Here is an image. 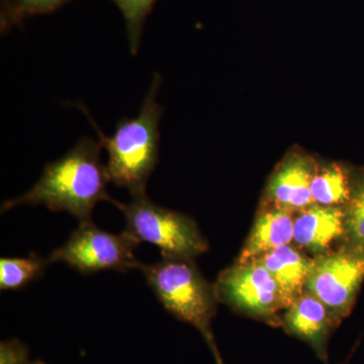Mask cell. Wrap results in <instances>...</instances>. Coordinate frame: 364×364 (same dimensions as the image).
<instances>
[{
    "instance_id": "cell-10",
    "label": "cell",
    "mask_w": 364,
    "mask_h": 364,
    "mask_svg": "<svg viewBox=\"0 0 364 364\" xmlns=\"http://www.w3.org/2000/svg\"><path fill=\"white\" fill-rule=\"evenodd\" d=\"M315 173L312 162L305 157L294 156L282 163L267 188L272 207L294 214L314 205L311 183Z\"/></svg>"
},
{
    "instance_id": "cell-5",
    "label": "cell",
    "mask_w": 364,
    "mask_h": 364,
    "mask_svg": "<svg viewBox=\"0 0 364 364\" xmlns=\"http://www.w3.org/2000/svg\"><path fill=\"white\" fill-rule=\"evenodd\" d=\"M139 242L122 232L112 234L100 229L92 221L79 223L68 240L48 257L50 264L64 262L82 274L104 270L127 272L139 269L141 263L135 257Z\"/></svg>"
},
{
    "instance_id": "cell-19",
    "label": "cell",
    "mask_w": 364,
    "mask_h": 364,
    "mask_svg": "<svg viewBox=\"0 0 364 364\" xmlns=\"http://www.w3.org/2000/svg\"><path fill=\"white\" fill-rule=\"evenodd\" d=\"M14 0H0L1 4V11H0V21L4 20L9 14L11 7L14 6Z\"/></svg>"
},
{
    "instance_id": "cell-12",
    "label": "cell",
    "mask_w": 364,
    "mask_h": 364,
    "mask_svg": "<svg viewBox=\"0 0 364 364\" xmlns=\"http://www.w3.org/2000/svg\"><path fill=\"white\" fill-rule=\"evenodd\" d=\"M277 282L286 306L306 291L314 258L289 245L282 246L258 258Z\"/></svg>"
},
{
    "instance_id": "cell-6",
    "label": "cell",
    "mask_w": 364,
    "mask_h": 364,
    "mask_svg": "<svg viewBox=\"0 0 364 364\" xmlns=\"http://www.w3.org/2000/svg\"><path fill=\"white\" fill-rule=\"evenodd\" d=\"M364 282V249L344 243L314 257L306 291L317 296L341 323L348 317Z\"/></svg>"
},
{
    "instance_id": "cell-17",
    "label": "cell",
    "mask_w": 364,
    "mask_h": 364,
    "mask_svg": "<svg viewBox=\"0 0 364 364\" xmlns=\"http://www.w3.org/2000/svg\"><path fill=\"white\" fill-rule=\"evenodd\" d=\"M67 1L69 0H14L9 14L0 21L1 33H6L11 26L23 23L30 16L51 13Z\"/></svg>"
},
{
    "instance_id": "cell-14",
    "label": "cell",
    "mask_w": 364,
    "mask_h": 364,
    "mask_svg": "<svg viewBox=\"0 0 364 364\" xmlns=\"http://www.w3.org/2000/svg\"><path fill=\"white\" fill-rule=\"evenodd\" d=\"M50 264L48 258L32 253L26 258L0 259V289L18 291L41 279Z\"/></svg>"
},
{
    "instance_id": "cell-11",
    "label": "cell",
    "mask_w": 364,
    "mask_h": 364,
    "mask_svg": "<svg viewBox=\"0 0 364 364\" xmlns=\"http://www.w3.org/2000/svg\"><path fill=\"white\" fill-rule=\"evenodd\" d=\"M293 213L270 207L261 212L254 223L236 263L258 259L270 251L294 241Z\"/></svg>"
},
{
    "instance_id": "cell-9",
    "label": "cell",
    "mask_w": 364,
    "mask_h": 364,
    "mask_svg": "<svg viewBox=\"0 0 364 364\" xmlns=\"http://www.w3.org/2000/svg\"><path fill=\"white\" fill-rule=\"evenodd\" d=\"M344 238V207L314 203L294 217L293 242L315 257L331 252L333 245Z\"/></svg>"
},
{
    "instance_id": "cell-18",
    "label": "cell",
    "mask_w": 364,
    "mask_h": 364,
    "mask_svg": "<svg viewBox=\"0 0 364 364\" xmlns=\"http://www.w3.org/2000/svg\"><path fill=\"white\" fill-rule=\"evenodd\" d=\"M28 346L18 339L0 344V364H30Z\"/></svg>"
},
{
    "instance_id": "cell-15",
    "label": "cell",
    "mask_w": 364,
    "mask_h": 364,
    "mask_svg": "<svg viewBox=\"0 0 364 364\" xmlns=\"http://www.w3.org/2000/svg\"><path fill=\"white\" fill-rule=\"evenodd\" d=\"M344 213L345 243L364 249V173L352 181L351 198Z\"/></svg>"
},
{
    "instance_id": "cell-13",
    "label": "cell",
    "mask_w": 364,
    "mask_h": 364,
    "mask_svg": "<svg viewBox=\"0 0 364 364\" xmlns=\"http://www.w3.org/2000/svg\"><path fill=\"white\" fill-rule=\"evenodd\" d=\"M352 193L348 171L337 164L316 171L311 183L314 203L326 207H344Z\"/></svg>"
},
{
    "instance_id": "cell-1",
    "label": "cell",
    "mask_w": 364,
    "mask_h": 364,
    "mask_svg": "<svg viewBox=\"0 0 364 364\" xmlns=\"http://www.w3.org/2000/svg\"><path fill=\"white\" fill-rule=\"evenodd\" d=\"M100 141L85 136L63 157L48 163L39 181L30 191L2 203L1 212L18 205H43L53 212H67L79 223L90 221L100 202L116 205L107 191V166L100 160Z\"/></svg>"
},
{
    "instance_id": "cell-3",
    "label": "cell",
    "mask_w": 364,
    "mask_h": 364,
    "mask_svg": "<svg viewBox=\"0 0 364 364\" xmlns=\"http://www.w3.org/2000/svg\"><path fill=\"white\" fill-rule=\"evenodd\" d=\"M139 269L165 310L196 327L210 347L215 363L225 364L212 330L217 294L191 259L162 258L153 264L141 263Z\"/></svg>"
},
{
    "instance_id": "cell-4",
    "label": "cell",
    "mask_w": 364,
    "mask_h": 364,
    "mask_svg": "<svg viewBox=\"0 0 364 364\" xmlns=\"http://www.w3.org/2000/svg\"><path fill=\"white\" fill-rule=\"evenodd\" d=\"M116 207L126 218L124 231L139 243L157 246L163 258L193 259L207 252L208 244L196 223L181 213L160 207L147 195L134 196Z\"/></svg>"
},
{
    "instance_id": "cell-21",
    "label": "cell",
    "mask_w": 364,
    "mask_h": 364,
    "mask_svg": "<svg viewBox=\"0 0 364 364\" xmlns=\"http://www.w3.org/2000/svg\"><path fill=\"white\" fill-rule=\"evenodd\" d=\"M343 364H347V363H343Z\"/></svg>"
},
{
    "instance_id": "cell-16",
    "label": "cell",
    "mask_w": 364,
    "mask_h": 364,
    "mask_svg": "<svg viewBox=\"0 0 364 364\" xmlns=\"http://www.w3.org/2000/svg\"><path fill=\"white\" fill-rule=\"evenodd\" d=\"M123 14L131 54L136 55L144 23L157 0H112Z\"/></svg>"
},
{
    "instance_id": "cell-20",
    "label": "cell",
    "mask_w": 364,
    "mask_h": 364,
    "mask_svg": "<svg viewBox=\"0 0 364 364\" xmlns=\"http://www.w3.org/2000/svg\"><path fill=\"white\" fill-rule=\"evenodd\" d=\"M30 364H47L43 363V361L37 360V361H31Z\"/></svg>"
},
{
    "instance_id": "cell-8",
    "label": "cell",
    "mask_w": 364,
    "mask_h": 364,
    "mask_svg": "<svg viewBox=\"0 0 364 364\" xmlns=\"http://www.w3.org/2000/svg\"><path fill=\"white\" fill-rule=\"evenodd\" d=\"M340 323L310 291H305L286 309L282 325L289 334L310 345L318 358L328 363V342Z\"/></svg>"
},
{
    "instance_id": "cell-7",
    "label": "cell",
    "mask_w": 364,
    "mask_h": 364,
    "mask_svg": "<svg viewBox=\"0 0 364 364\" xmlns=\"http://www.w3.org/2000/svg\"><path fill=\"white\" fill-rule=\"evenodd\" d=\"M218 299L270 325L282 324L287 306L277 282L259 259L236 263L220 274L215 287Z\"/></svg>"
},
{
    "instance_id": "cell-2",
    "label": "cell",
    "mask_w": 364,
    "mask_h": 364,
    "mask_svg": "<svg viewBox=\"0 0 364 364\" xmlns=\"http://www.w3.org/2000/svg\"><path fill=\"white\" fill-rule=\"evenodd\" d=\"M160 85L161 76L156 72L138 114L119 121L109 136L100 130L82 107L100 136L102 148L107 151L109 160L105 166L109 182L128 189L132 198L147 195L146 186L159 161V123L163 109L156 97Z\"/></svg>"
}]
</instances>
